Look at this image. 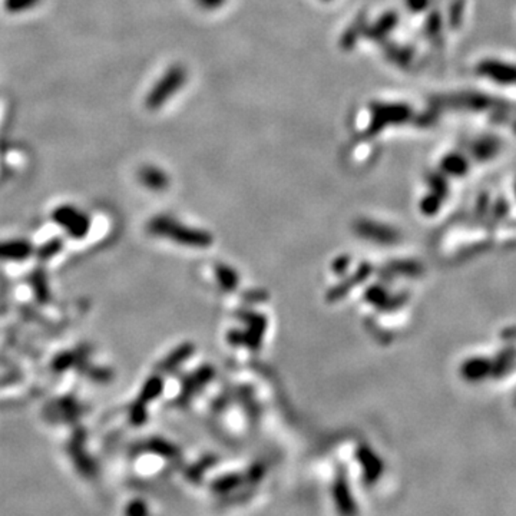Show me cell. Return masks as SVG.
I'll list each match as a JSON object with an SVG mask.
<instances>
[{
  "mask_svg": "<svg viewBox=\"0 0 516 516\" xmlns=\"http://www.w3.org/2000/svg\"><path fill=\"white\" fill-rule=\"evenodd\" d=\"M227 3V0H197V5L205 10H216L223 8Z\"/></svg>",
  "mask_w": 516,
  "mask_h": 516,
  "instance_id": "cell-8",
  "label": "cell"
},
{
  "mask_svg": "<svg viewBox=\"0 0 516 516\" xmlns=\"http://www.w3.org/2000/svg\"><path fill=\"white\" fill-rule=\"evenodd\" d=\"M366 29H367L366 20L363 17H360L355 23H351V25L346 29V32L341 36V42H340L341 48H344V49H351V48H353V46L357 43V40L363 35H366Z\"/></svg>",
  "mask_w": 516,
  "mask_h": 516,
  "instance_id": "cell-5",
  "label": "cell"
},
{
  "mask_svg": "<svg viewBox=\"0 0 516 516\" xmlns=\"http://www.w3.org/2000/svg\"><path fill=\"white\" fill-rule=\"evenodd\" d=\"M397 25L398 13L396 10H387L366 29V36L374 42H383L397 28Z\"/></svg>",
  "mask_w": 516,
  "mask_h": 516,
  "instance_id": "cell-3",
  "label": "cell"
},
{
  "mask_svg": "<svg viewBox=\"0 0 516 516\" xmlns=\"http://www.w3.org/2000/svg\"><path fill=\"white\" fill-rule=\"evenodd\" d=\"M405 5L412 13H421L430 6V0H405Z\"/></svg>",
  "mask_w": 516,
  "mask_h": 516,
  "instance_id": "cell-7",
  "label": "cell"
},
{
  "mask_svg": "<svg viewBox=\"0 0 516 516\" xmlns=\"http://www.w3.org/2000/svg\"><path fill=\"white\" fill-rule=\"evenodd\" d=\"M186 79H188V72H186V69L184 66L181 65L171 66L150 92V95L147 97L145 101L147 106L150 109H158L162 105H166V102L170 101L185 85Z\"/></svg>",
  "mask_w": 516,
  "mask_h": 516,
  "instance_id": "cell-1",
  "label": "cell"
},
{
  "mask_svg": "<svg viewBox=\"0 0 516 516\" xmlns=\"http://www.w3.org/2000/svg\"><path fill=\"white\" fill-rule=\"evenodd\" d=\"M385 56L393 65L405 67L412 62V59L414 56V51H412L409 46H406V45L393 43L392 46H387V48L385 49Z\"/></svg>",
  "mask_w": 516,
  "mask_h": 516,
  "instance_id": "cell-4",
  "label": "cell"
},
{
  "mask_svg": "<svg viewBox=\"0 0 516 516\" xmlns=\"http://www.w3.org/2000/svg\"><path fill=\"white\" fill-rule=\"evenodd\" d=\"M371 118L369 124V132L376 134L390 125H401L408 122L412 116L413 111L406 104H374L370 108Z\"/></svg>",
  "mask_w": 516,
  "mask_h": 516,
  "instance_id": "cell-2",
  "label": "cell"
},
{
  "mask_svg": "<svg viewBox=\"0 0 516 516\" xmlns=\"http://www.w3.org/2000/svg\"><path fill=\"white\" fill-rule=\"evenodd\" d=\"M440 29H442V22H440V16L437 13H432L429 17H428V23L425 26V31H426V35L428 38H436L439 33H440Z\"/></svg>",
  "mask_w": 516,
  "mask_h": 516,
  "instance_id": "cell-6",
  "label": "cell"
},
{
  "mask_svg": "<svg viewBox=\"0 0 516 516\" xmlns=\"http://www.w3.org/2000/svg\"><path fill=\"white\" fill-rule=\"evenodd\" d=\"M323 2H332V0H323Z\"/></svg>",
  "mask_w": 516,
  "mask_h": 516,
  "instance_id": "cell-9",
  "label": "cell"
}]
</instances>
